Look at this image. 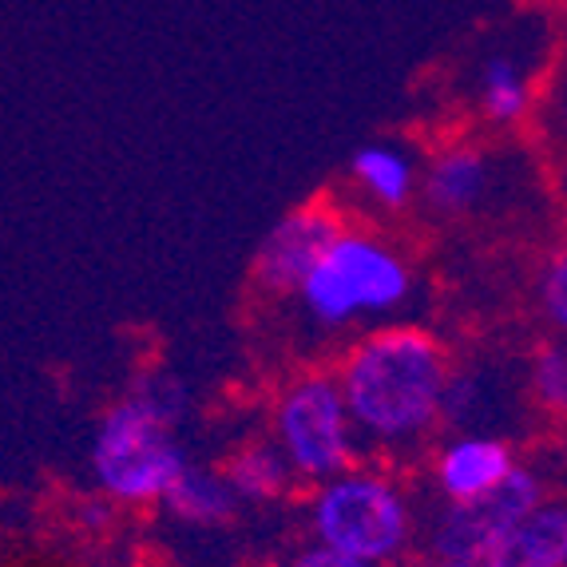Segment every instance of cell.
<instances>
[{"instance_id": "cell-1", "label": "cell", "mask_w": 567, "mask_h": 567, "mask_svg": "<svg viewBox=\"0 0 567 567\" xmlns=\"http://www.w3.org/2000/svg\"><path fill=\"white\" fill-rule=\"evenodd\" d=\"M449 373V350L425 326H381L346 353L333 378L358 441L405 449L441 421Z\"/></svg>"}, {"instance_id": "cell-2", "label": "cell", "mask_w": 567, "mask_h": 567, "mask_svg": "<svg viewBox=\"0 0 567 567\" xmlns=\"http://www.w3.org/2000/svg\"><path fill=\"white\" fill-rule=\"evenodd\" d=\"M190 393L179 378H147L120 398L95 425L92 476L115 504H159L190 464L179 421Z\"/></svg>"}, {"instance_id": "cell-3", "label": "cell", "mask_w": 567, "mask_h": 567, "mask_svg": "<svg viewBox=\"0 0 567 567\" xmlns=\"http://www.w3.org/2000/svg\"><path fill=\"white\" fill-rule=\"evenodd\" d=\"M298 302L322 330H350L369 318L401 310L413 293V270L398 246L369 230H346L326 243L298 282Z\"/></svg>"}, {"instance_id": "cell-4", "label": "cell", "mask_w": 567, "mask_h": 567, "mask_svg": "<svg viewBox=\"0 0 567 567\" xmlns=\"http://www.w3.org/2000/svg\"><path fill=\"white\" fill-rule=\"evenodd\" d=\"M310 532L318 544L361 564H393L413 539V508L393 476L350 464L346 473L313 484Z\"/></svg>"}, {"instance_id": "cell-5", "label": "cell", "mask_w": 567, "mask_h": 567, "mask_svg": "<svg viewBox=\"0 0 567 567\" xmlns=\"http://www.w3.org/2000/svg\"><path fill=\"white\" fill-rule=\"evenodd\" d=\"M275 445L306 484L330 481L358 461V433L333 373H302L282 389L275 405Z\"/></svg>"}, {"instance_id": "cell-6", "label": "cell", "mask_w": 567, "mask_h": 567, "mask_svg": "<svg viewBox=\"0 0 567 567\" xmlns=\"http://www.w3.org/2000/svg\"><path fill=\"white\" fill-rule=\"evenodd\" d=\"M544 501V476L536 468L516 464L496 488H488L476 501L449 504L436 516L433 532H429V548L436 559H468L481 564L484 551L512 528V524L528 516L536 504Z\"/></svg>"}, {"instance_id": "cell-7", "label": "cell", "mask_w": 567, "mask_h": 567, "mask_svg": "<svg viewBox=\"0 0 567 567\" xmlns=\"http://www.w3.org/2000/svg\"><path fill=\"white\" fill-rule=\"evenodd\" d=\"M338 230H341V218L326 199L293 207L282 223H275V230L258 246V258H255L258 286L266 293H293L298 282L306 278V270L313 266V258L322 255L326 243Z\"/></svg>"}, {"instance_id": "cell-8", "label": "cell", "mask_w": 567, "mask_h": 567, "mask_svg": "<svg viewBox=\"0 0 567 567\" xmlns=\"http://www.w3.org/2000/svg\"><path fill=\"white\" fill-rule=\"evenodd\" d=\"M516 464H520L516 461V449L508 441H501V436L461 433L436 453L433 476L449 504H464L484 496L488 488H496Z\"/></svg>"}, {"instance_id": "cell-9", "label": "cell", "mask_w": 567, "mask_h": 567, "mask_svg": "<svg viewBox=\"0 0 567 567\" xmlns=\"http://www.w3.org/2000/svg\"><path fill=\"white\" fill-rule=\"evenodd\" d=\"M481 567H567V508L539 501L484 551Z\"/></svg>"}, {"instance_id": "cell-10", "label": "cell", "mask_w": 567, "mask_h": 567, "mask_svg": "<svg viewBox=\"0 0 567 567\" xmlns=\"http://www.w3.org/2000/svg\"><path fill=\"white\" fill-rule=\"evenodd\" d=\"M488 155L476 147H449L425 171V199L441 215L473 210L488 190Z\"/></svg>"}, {"instance_id": "cell-11", "label": "cell", "mask_w": 567, "mask_h": 567, "mask_svg": "<svg viewBox=\"0 0 567 567\" xmlns=\"http://www.w3.org/2000/svg\"><path fill=\"white\" fill-rule=\"evenodd\" d=\"M159 504L167 508V516H175L179 524H190V528H215V524H227L238 512V496L223 481V473L199 468V464H187L175 476V484L163 492Z\"/></svg>"}, {"instance_id": "cell-12", "label": "cell", "mask_w": 567, "mask_h": 567, "mask_svg": "<svg viewBox=\"0 0 567 567\" xmlns=\"http://www.w3.org/2000/svg\"><path fill=\"white\" fill-rule=\"evenodd\" d=\"M350 171L353 179L361 183V190L373 203H381V207H405L413 199V159L401 147H393V143H365V147H358L350 159Z\"/></svg>"}, {"instance_id": "cell-13", "label": "cell", "mask_w": 567, "mask_h": 567, "mask_svg": "<svg viewBox=\"0 0 567 567\" xmlns=\"http://www.w3.org/2000/svg\"><path fill=\"white\" fill-rule=\"evenodd\" d=\"M223 481L230 484V492L238 496V504L243 501L262 504V501L282 496V492L290 488L293 473H290V464H286L282 449H278L275 441H250V445H243L227 461Z\"/></svg>"}, {"instance_id": "cell-14", "label": "cell", "mask_w": 567, "mask_h": 567, "mask_svg": "<svg viewBox=\"0 0 567 567\" xmlns=\"http://www.w3.org/2000/svg\"><path fill=\"white\" fill-rule=\"evenodd\" d=\"M528 76L512 56H492L481 72V104L492 123H516L528 112Z\"/></svg>"}, {"instance_id": "cell-15", "label": "cell", "mask_w": 567, "mask_h": 567, "mask_svg": "<svg viewBox=\"0 0 567 567\" xmlns=\"http://www.w3.org/2000/svg\"><path fill=\"white\" fill-rule=\"evenodd\" d=\"M532 393L544 409L559 413L567 405V350L564 341H548L539 346L536 361H532Z\"/></svg>"}, {"instance_id": "cell-16", "label": "cell", "mask_w": 567, "mask_h": 567, "mask_svg": "<svg viewBox=\"0 0 567 567\" xmlns=\"http://www.w3.org/2000/svg\"><path fill=\"white\" fill-rule=\"evenodd\" d=\"M536 293H539V310H544V318L564 330L567 326V258L564 255H551L548 266L539 270Z\"/></svg>"}, {"instance_id": "cell-17", "label": "cell", "mask_w": 567, "mask_h": 567, "mask_svg": "<svg viewBox=\"0 0 567 567\" xmlns=\"http://www.w3.org/2000/svg\"><path fill=\"white\" fill-rule=\"evenodd\" d=\"M290 567H373V564H361V559L346 556V551H338V548H326V544L313 539L310 548H302L290 559Z\"/></svg>"}, {"instance_id": "cell-18", "label": "cell", "mask_w": 567, "mask_h": 567, "mask_svg": "<svg viewBox=\"0 0 567 567\" xmlns=\"http://www.w3.org/2000/svg\"><path fill=\"white\" fill-rule=\"evenodd\" d=\"M425 567H481V564H468V559H433Z\"/></svg>"}]
</instances>
